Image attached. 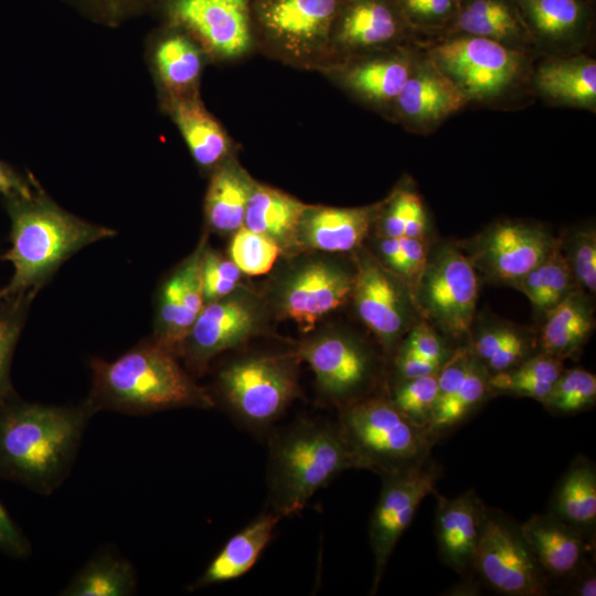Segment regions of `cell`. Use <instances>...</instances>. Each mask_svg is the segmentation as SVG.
Returning a JSON list of instances; mask_svg holds the SVG:
<instances>
[{
	"instance_id": "obj_34",
	"label": "cell",
	"mask_w": 596,
	"mask_h": 596,
	"mask_svg": "<svg viewBox=\"0 0 596 596\" xmlns=\"http://www.w3.org/2000/svg\"><path fill=\"white\" fill-rule=\"evenodd\" d=\"M132 565L123 556L104 551L92 557L61 592L64 596H127L136 592Z\"/></svg>"
},
{
	"instance_id": "obj_26",
	"label": "cell",
	"mask_w": 596,
	"mask_h": 596,
	"mask_svg": "<svg viewBox=\"0 0 596 596\" xmlns=\"http://www.w3.org/2000/svg\"><path fill=\"white\" fill-rule=\"evenodd\" d=\"M468 347L492 374L508 371L539 352L538 333L499 318L472 322Z\"/></svg>"
},
{
	"instance_id": "obj_50",
	"label": "cell",
	"mask_w": 596,
	"mask_h": 596,
	"mask_svg": "<svg viewBox=\"0 0 596 596\" xmlns=\"http://www.w3.org/2000/svg\"><path fill=\"white\" fill-rule=\"evenodd\" d=\"M445 361L397 352L394 359L395 381L438 373Z\"/></svg>"
},
{
	"instance_id": "obj_29",
	"label": "cell",
	"mask_w": 596,
	"mask_h": 596,
	"mask_svg": "<svg viewBox=\"0 0 596 596\" xmlns=\"http://www.w3.org/2000/svg\"><path fill=\"white\" fill-rule=\"evenodd\" d=\"M281 518L270 510L230 538L190 589L228 582L247 573L272 539Z\"/></svg>"
},
{
	"instance_id": "obj_49",
	"label": "cell",
	"mask_w": 596,
	"mask_h": 596,
	"mask_svg": "<svg viewBox=\"0 0 596 596\" xmlns=\"http://www.w3.org/2000/svg\"><path fill=\"white\" fill-rule=\"evenodd\" d=\"M0 550L12 557L30 555L31 545L0 501Z\"/></svg>"
},
{
	"instance_id": "obj_17",
	"label": "cell",
	"mask_w": 596,
	"mask_h": 596,
	"mask_svg": "<svg viewBox=\"0 0 596 596\" xmlns=\"http://www.w3.org/2000/svg\"><path fill=\"white\" fill-rule=\"evenodd\" d=\"M203 246L192 253L162 284L156 310L153 341L173 354L183 343L204 306Z\"/></svg>"
},
{
	"instance_id": "obj_27",
	"label": "cell",
	"mask_w": 596,
	"mask_h": 596,
	"mask_svg": "<svg viewBox=\"0 0 596 596\" xmlns=\"http://www.w3.org/2000/svg\"><path fill=\"white\" fill-rule=\"evenodd\" d=\"M409 22L397 0H352L343 15L339 41L350 50H372L398 41Z\"/></svg>"
},
{
	"instance_id": "obj_3",
	"label": "cell",
	"mask_w": 596,
	"mask_h": 596,
	"mask_svg": "<svg viewBox=\"0 0 596 596\" xmlns=\"http://www.w3.org/2000/svg\"><path fill=\"white\" fill-rule=\"evenodd\" d=\"M93 385L87 401L103 408L148 414L174 407L209 408L206 392L183 371L175 354L156 341L143 342L113 361L91 362Z\"/></svg>"
},
{
	"instance_id": "obj_6",
	"label": "cell",
	"mask_w": 596,
	"mask_h": 596,
	"mask_svg": "<svg viewBox=\"0 0 596 596\" xmlns=\"http://www.w3.org/2000/svg\"><path fill=\"white\" fill-rule=\"evenodd\" d=\"M426 52L468 103H501L531 82L530 53L489 39L446 34Z\"/></svg>"
},
{
	"instance_id": "obj_1",
	"label": "cell",
	"mask_w": 596,
	"mask_h": 596,
	"mask_svg": "<svg viewBox=\"0 0 596 596\" xmlns=\"http://www.w3.org/2000/svg\"><path fill=\"white\" fill-rule=\"evenodd\" d=\"M95 408L22 401L0 404V475L47 494L65 479Z\"/></svg>"
},
{
	"instance_id": "obj_36",
	"label": "cell",
	"mask_w": 596,
	"mask_h": 596,
	"mask_svg": "<svg viewBox=\"0 0 596 596\" xmlns=\"http://www.w3.org/2000/svg\"><path fill=\"white\" fill-rule=\"evenodd\" d=\"M513 288L524 294L536 313L543 317L577 288L562 253L560 238L554 248Z\"/></svg>"
},
{
	"instance_id": "obj_22",
	"label": "cell",
	"mask_w": 596,
	"mask_h": 596,
	"mask_svg": "<svg viewBox=\"0 0 596 596\" xmlns=\"http://www.w3.org/2000/svg\"><path fill=\"white\" fill-rule=\"evenodd\" d=\"M175 12L219 54L238 55L248 46L246 0H178Z\"/></svg>"
},
{
	"instance_id": "obj_16",
	"label": "cell",
	"mask_w": 596,
	"mask_h": 596,
	"mask_svg": "<svg viewBox=\"0 0 596 596\" xmlns=\"http://www.w3.org/2000/svg\"><path fill=\"white\" fill-rule=\"evenodd\" d=\"M254 307L241 298L205 302L181 350L188 365L202 372L216 354L247 340L257 329Z\"/></svg>"
},
{
	"instance_id": "obj_8",
	"label": "cell",
	"mask_w": 596,
	"mask_h": 596,
	"mask_svg": "<svg viewBox=\"0 0 596 596\" xmlns=\"http://www.w3.org/2000/svg\"><path fill=\"white\" fill-rule=\"evenodd\" d=\"M471 573L497 594L544 596L552 583L530 549L521 524L486 507Z\"/></svg>"
},
{
	"instance_id": "obj_41",
	"label": "cell",
	"mask_w": 596,
	"mask_h": 596,
	"mask_svg": "<svg viewBox=\"0 0 596 596\" xmlns=\"http://www.w3.org/2000/svg\"><path fill=\"white\" fill-rule=\"evenodd\" d=\"M156 63L163 82L182 89L198 78L201 58L195 46L183 36H171L157 49Z\"/></svg>"
},
{
	"instance_id": "obj_10",
	"label": "cell",
	"mask_w": 596,
	"mask_h": 596,
	"mask_svg": "<svg viewBox=\"0 0 596 596\" xmlns=\"http://www.w3.org/2000/svg\"><path fill=\"white\" fill-rule=\"evenodd\" d=\"M557 242L558 238L539 223L500 220L456 244L486 280L514 287Z\"/></svg>"
},
{
	"instance_id": "obj_24",
	"label": "cell",
	"mask_w": 596,
	"mask_h": 596,
	"mask_svg": "<svg viewBox=\"0 0 596 596\" xmlns=\"http://www.w3.org/2000/svg\"><path fill=\"white\" fill-rule=\"evenodd\" d=\"M531 83L555 105L596 109V62L585 54L550 55L532 71Z\"/></svg>"
},
{
	"instance_id": "obj_48",
	"label": "cell",
	"mask_w": 596,
	"mask_h": 596,
	"mask_svg": "<svg viewBox=\"0 0 596 596\" xmlns=\"http://www.w3.org/2000/svg\"><path fill=\"white\" fill-rule=\"evenodd\" d=\"M415 195V191L404 189L391 196L381 217L382 237L404 236Z\"/></svg>"
},
{
	"instance_id": "obj_28",
	"label": "cell",
	"mask_w": 596,
	"mask_h": 596,
	"mask_svg": "<svg viewBox=\"0 0 596 596\" xmlns=\"http://www.w3.org/2000/svg\"><path fill=\"white\" fill-rule=\"evenodd\" d=\"M539 350L562 361L574 356L594 328L592 295L575 288L544 317Z\"/></svg>"
},
{
	"instance_id": "obj_4",
	"label": "cell",
	"mask_w": 596,
	"mask_h": 596,
	"mask_svg": "<svg viewBox=\"0 0 596 596\" xmlns=\"http://www.w3.org/2000/svg\"><path fill=\"white\" fill-rule=\"evenodd\" d=\"M352 468L355 464L338 422L292 423L269 441L272 510L283 518L299 512L317 491Z\"/></svg>"
},
{
	"instance_id": "obj_35",
	"label": "cell",
	"mask_w": 596,
	"mask_h": 596,
	"mask_svg": "<svg viewBox=\"0 0 596 596\" xmlns=\"http://www.w3.org/2000/svg\"><path fill=\"white\" fill-rule=\"evenodd\" d=\"M254 185L235 167H224L212 178L205 200L210 226L222 233L244 225L245 212Z\"/></svg>"
},
{
	"instance_id": "obj_38",
	"label": "cell",
	"mask_w": 596,
	"mask_h": 596,
	"mask_svg": "<svg viewBox=\"0 0 596 596\" xmlns=\"http://www.w3.org/2000/svg\"><path fill=\"white\" fill-rule=\"evenodd\" d=\"M174 119L195 161L210 167L221 161L228 143L221 126L194 100H180Z\"/></svg>"
},
{
	"instance_id": "obj_46",
	"label": "cell",
	"mask_w": 596,
	"mask_h": 596,
	"mask_svg": "<svg viewBox=\"0 0 596 596\" xmlns=\"http://www.w3.org/2000/svg\"><path fill=\"white\" fill-rule=\"evenodd\" d=\"M242 272L232 259L203 251L202 288L204 304L230 296L237 286Z\"/></svg>"
},
{
	"instance_id": "obj_32",
	"label": "cell",
	"mask_w": 596,
	"mask_h": 596,
	"mask_svg": "<svg viewBox=\"0 0 596 596\" xmlns=\"http://www.w3.org/2000/svg\"><path fill=\"white\" fill-rule=\"evenodd\" d=\"M414 53L403 51L365 60L352 66L347 84L368 102L394 105L412 67Z\"/></svg>"
},
{
	"instance_id": "obj_19",
	"label": "cell",
	"mask_w": 596,
	"mask_h": 596,
	"mask_svg": "<svg viewBox=\"0 0 596 596\" xmlns=\"http://www.w3.org/2000/svg\"><path fill=\"white\" fill-rule=\"evenodd\" d=\"M435 536L441 562L459 574L471 573L486 503L475 490L446 498L435 491Z\"/></svg>"
},
{
	"instance_id": "obj_53",
	"label": "cell",
	"mask_w": 596,
	"mask_h": 596,
	"mask_svg": "<svg viewBox=\"0 0 596 596\" xmlns=\"http://www.w3.org/2000/svg\"><path fill=\"white\" fill-rule=\"evenodd\" d=\"M449 595H477L479 594V584L473 578L472 573L467 574L465 582L449 589Z\"/></svg>"
},
{
	"instance_id": "obj_39",
	"label": "cell",
	"mask_w": 596,
	"mask_h": 596,
	"mask_svg": "<svg viewBox=\"0 0 596 596\" xmlns=\"http://www.w3.org/2000/svg\"><path fill=\"white\" fill-rule=\"evenodd\" d=\"M596 403V376L574 368L563 370L547 396L541 402L553 415H573L594 407Z\"/></svg>"
},
{
	"instance_id": "obj_55",
	"label": "cell",
	"mask_w": 596,
	"mask_h": 596,
	"mask_svg": "<svg viewBox=\"0 0 596 596\" xmlns=\"http://www.w3.org/2000/svg\"><path fill=\"white\" fill-rule=\"evenodd\" d=\"M458 2L461 1V0H457Z\"/></svg>"
},
{
	"instance_id": "obj_20",
	"label": "cell",
	"mask_w": 596,
	"mask_h": 596,
	"mask_svg": "<svg viewBox=\"0 0 596 596\" xmlns=\"http://www.w3.org/2000/svg\"><path fill=\"white\" fill-rule=\"evenodd\" d=\"M353 276L338 266L313 263L302 267L287 284L283 309L305 331L342 305L352 291Z\"/></svg>"
},
{
	"instance_id": "obj_31",
	"label": "cell",
	"mask_w": 596,
	"mask_h": 596,
	"mask_svg": "<svg viewBox=\"0 0 596 596\" xmlns=\"http://www.w3.org/2000/svg\"><path fill=\"white\" fill-rule=\"evenodd\" d=\"M337 8L338 0H276L266 24L287 44L309 45L328 32Z\"/></svg>"
},
{
	"instance_id": "obj_40",
	"label": "cell",
	"mask_w": 596,
	"mask_h": 596,
	"mask_svg": "<svg viewBox=\"0 0 596 596\" xmlns=\"http://www.w3.org/2000/svg\"><path fill=\"white\" fill-rule=\"evenodd\" d=\"M33 298L21 295L0 300V404L17 395L10 377L11 363Z\"/></svg>"
},
{
	"instance_id": "obj_33",
	"label": "cell",
	"mask_w": 596,
	"mask_h": 596,
	"mask_svg": "<svg viewBox=\"0 0 596 596\" xmlns=\"http://www.w3.org/2000/svg\"><path fill=\"white\" fill-rule=\"evenodd\" d=\"M307 206L294 198L266 187H253L244 226L278 244L296 236Z\"/></svg>"
},
{
	"instance_id": "obj_45",
	"label": "cell",
	"mask_w": 596,
	"mask_h": 596,
	"mask_svg": "<svg viewBox=\"0 0 596 596\" xmlns=\"http://www.w3.org/2000/svg\"><path fill=\"white\" fill-rule=\"evenodd\" d=\"M561 249L578 289L592 295L596 291L595 228H579L560 238Z\"/></svg>"
},
{
	"instance_id": "obj_21",
	"label": "cell",
	"mask_w": 596,
	"mask_h": 596,
	"mask_svg": "<svg viewBox=\"0 0 596 596\" xmlns=\"http://www.w3.org/2000/svg\"><path fill=\"white\" fill-rule=\"evenodd\" d=\"M521 530L551 582H566L592 564V540L549 511L533 514L521 524Z\"/></svg>"
},
{
	"instance_id": "obj_12",
	"label": "cell",
	"mask_w": 596,
	"mask_h": 596,
	"mask_svg": "<svg viewBox=\"0 0 596 596\" xmlns=\"http://www.w3.org/2000/svg\"><path fill=\"white\" fill-rule=\"evenodd\" d=\"M351 292L360 318L389 351L416 323L409 285L371 256L358 260Z\"/></svg>"
},
{
	"instance_id": "obj_5",
	"label": "cell",
	"mask_w": 596,
	"mask_h": 596,
	"mask_svg": "<svg viewBox=\"0 0 596 596\" xmlns=\"http://www.w3.org/2000/svg\"><path fill=\"white\" fill-rule=\"evenodd\" d=\"M338 423L355 469L372 470L379 476L424 462L439 440L382 395H370L340 408Z\"/></svg>"
},
{
	"instance_id": "obj_54",
	"label": "cell",
	"mask_w": 596,
	"mask_h": 596,
	"mask_svg": "<svg viewBox=\"0 0 596 596\" xmlns=\"http://www.w3.org/2000/svg\"><path fill=\"white\" fill-rule=\"evenodd\" d=\"M424 0H397L398 4L401 6L404 14H405V11H407L408 9H411L412 7H414L415 4L422 2Z\"/></svg>"
},
{
	"instance_id": "obj_42",
	"label": "cell",
	"mask_w": 596,
	"mask_h": 596,
	"mask_svg": "<svg viewBox=\"0 0 596 596\" xmlns=\"http://www.w3.org/2000/svg\"><path fill=\"white\" fill-rule=\"evenodd\" d=\"M437 374L395 381L387 397L415 425L428 428L437 398Z\"/></svg>"
},
{
	"instance_id": "obj_14",
	"label": "cell",
	"mask_w": 596,
	"mask_h": 596,
	"mask_svg": "<svg viewBox=\"0 0 596 596\" xmlns=\"http://www.w3.org/2000/svg\"><path fill=\"white\" fill-rule=\"evenodd\" d=\"M467 104L465 95L427 52L414 53L408 78L394 103L407 128L432 132Z\"/></svg>"
},
{
	"instance_id": "obj_23",
	"label": "cell",
	"mask_w": 596,
	"mask_h": 596,
	"mask_svg": "<svg viewBox=\"0 0 596 596\" xmlns=\"http://www.w3.org/2000/svg\"><path fill=\"white\" fill-rule=\"evenodd\" d=\"M446 34L479 36L509 47L535 49L515 0H461Z\"/></svg>"
},
{
	"instance_id": "obj_37",
	"label": "cell",
	"mask_w": 596,
	"mask_h": 596,
	"mask_svg": "<svg viewBox=\"0 0 596 596\" xmlns=\"http://www.w3.org/2000/svg\"><path fill=\"white\" fill-rule=\"evenodd\" d=\"M563 370L562 360L539 351L517 366L490 375L489 387L492 396L513 395L541 403Z\"/></svg>"
},
{
	"instance_id": "obj_9",
	"label": "cell",
	"mask_w": 596,
	"mask_h": 596,
	"mask_svg": "<svg viewBox=\"0 0 596 596\" xmlns=\"http://www.w3.org/2000/svg\"><path fill=\"white\" fill-rule=\"evenodd\" d=\"M217 380L228 409L255 430L274 424L298 392L294 368L280 356H251L232 362Z\"/></svg>"
},
{
	"instance_id": "obj_15",
	"label": "cell",
	"mask_w": 596,
	"mask_h": 596,
	"mask_svg": "<svg viewBox=\"0 0 596 596\" xmlns=\"http://www.w3.org/2000/svg\"><path fill=\"white\" fill-rule=\"evenodd\" d=\"M490 373L468 344L453 350L437 374V398L428 430L438 439L462 424L492 396Z\"/></svg>"
},
{
	"instance_id": "obj_25",
	"label": "cell",
	"mask_w": 596,
	"mask_h": 596,
	"mask_svg": "<svg viewBox=\"0 0 596 596\" xmlns=\"http://www.w3.org/2000/svg\"><path fill=\"white\" fill-rule=\"evenodd\" d=\"M379 206L320 207L306 210L296 236L307 247L326 252H349L366 237Z\"/></svg>"
},
{
	"instance_id": "obj_43",
	"label": "cell",
	"mask_w": 596,
	"mask_h": 596,
	"mask_svg": "<svg viewBox=\"0 0 596 596\" xmlns=\"http://www.w3.org/2000/svg\"><path fill=\"white\" fill-rule=\"evenodd\" d=\"M279 253V244L276 241L244 225L236 231L230 246L231 259L247 275H263L269 272Z\"/></svg>"
},
{
	"instance_id": "obj_52",
	"label": "cell",
	"mask_w": 596,
	"mask_h": 596,
	"mask_svg": "<svg viewBox=\"0 0 596 596\" xmlns=\"http://www.w3.org/2000/svg\"><path fill=\"white\" fill-rule=\"evenodd\" d=\"M31 189L10 168L0 161V195H26Z\"/></svg>"
},
{
	"instance_id": "obj_2",
	"label": "cell",
	"mask_w": 596,
	"mask_h": 596,
	"mask_svg": "<svg viewBox=\"0 0 596 596\" xmlns=\"http://www.w3.org/2000/svg\"><path fill=\"white\" fill-rule=\"evenodd\" d=\"M11 247L0 259L13 266L10 281L0 289V300L35 296L56 269L73 254L116 232L83 221L47 199L29 193L7 198Z\"/></svg>"
},
{
	"instance_id": "obj_13",
	"label": "cell",
	"mask_w": 596,
	"mask_h": 596,
	"mask_svg": "<svg viewBox=\"0 0 596 596\" xmlns=\"http://www.w3.org/2000/svg\"><path fill=\"white\" fill-rule=\"evenodd\" d=\"M299 354L310 365L321 393L339 409L370 396L375 360L354 339L341 334L321 336L305 343Z\"/></svg>"
},
{
	"instance_id": "obj_7",
	"label": "cell",
	"mask_w": 596,
	"mask_h": 596,
	"mask_svg": "<svg viewBox=\"0 0 596 596\" xmlns=\"http://www.w3.org/2000/svg\"><path fill=\"white\" fill-rule=\"evenodd\" d=\"M478 291V273L456 243L429 245L424 268L412 288L425 321L451 339L468 338Z\"/></svg>"
},
{
	"instance_id": "obj_11",
	"label": "cell",
	"mask_w": 596,
	"mask_h": 596,
	"mask_svg": "<svg viewBox=\"0 0 596 596\" xmlns=\"http://www.w3.org/2000/svg\"><path fill=\"white\" fill-rule=\"evenodd\" d=\"M441 475L440 465L430 456L415 467L380 476L382 488L369 525L374 556L372 594L380 585L395 545L413 521L421 502L436 491Z\"/></svg>"
},
{
	"instance_id": "obj_30",
	"label": "cell",
	"mask_w": 596,
	"mask_h": 596,
	"mask_svg": "<svg viewBox=\"0 0 596 596\" xmlns=\"http://www.w3.org/2000/svg\"><path fill=\"white\" fill-rule=\"evenodd\" d=\"M549 512L594 541L596 525V466L576 456L557 482Z\"/></svg>"
},
{
	"instance_id": "obj_47",
	"label": "cell",
	"mask_w": 596,
	"mask_h": 596,
	"mask_svg": "<svg viewBox=\"0 0 596 596\" xmlns=\"http://www.w3.org/2000/svg\"><path fill=\"white\" fill-rule=\"evenodd\" d=\"M397 352L415 356L446 361L451 354L444 338L427 321L416 322Z\"/></svg>"
},
{
	"instance_id": "obj_18",
	"label": "cell",
	"mask_w": 596,
	"mask_h": 596,
	"mask_svg": "<svg viewBox=\"0 0 596 596\" xmlns=\"http://www.w3.org/2000/svg\"><path fill=\"white\" fill-rule=\"evenodd\" d=\"M535 49L550 55L578 53L592 29L586 0H515Z\"/></svg>"
},
{
	"instance_id": "obj_51",
	"label": "cell",
	"mask_w": 596,
	"mask_h": 596,
	"mask_svg": "<svg viewBox=\"0 0 596 596\" xmlns=\"http://www.w3.org/2000/svg\"><path fill=\"white\" fill-rule=\"evenodd\" d=\"M568 594L575 596H595L596 595V573L593 564L588 565L575 576L566 581Z\"/></svg>"
},
{
	"instance_id": "obj_44",
	"label": "cell",
	"mask_w": 596,
	"mask_h": 596,
	"mask_svg": "<svg viewBox=\"0 0 596 596\" xmlns=\"http://www.w3.org/2000/svg\"><path fill=\"white\" fill-rule=\"evenodd\" d=\"M429 244L426 237H382L379 253L384 266L413 288L426 263Z\"/></svg>"
}]
</instances>
